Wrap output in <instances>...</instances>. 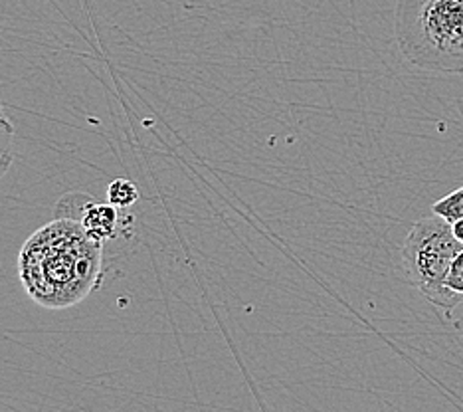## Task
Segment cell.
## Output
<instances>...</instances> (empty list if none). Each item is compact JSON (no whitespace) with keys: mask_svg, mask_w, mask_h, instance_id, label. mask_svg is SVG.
<instances>
[{"mask_svg":"<svg viewBox=\"0 0 463 412\" xmlns=\"http://www.w3.org/2000/svg\"><path fill=\"white\" fill-rule=\"evenodd\" d=\"M18 273L42 308H70L99 288L103 244L90 238L78 220L56 216L24 242Z\"/></svg>","mask_w":463,"mask_h":412,"instance_id":"6da1fadb","label":"cell"},{"mask_svg":"<svg viewBox=\"0 0 463 412\" xmlns=\"http://www.w3.org/2000/svg\"><path fill=\"white\" fill-rule=\"evenodd\" d=\"M394 34L416 68L463 73V0H398Z\"/></svg>","mask_w":463,"mask_h":412,"instance_id":"7a4b0ae2","label":"cell"},{"mask_svg":"<svg viewBox=\"0 0 463 412\" xmlns=\"http://www.w3.org/2000/svg\"><path fill=\"white\" fill-rule=\"evenodd\" d=\"M461 248L463 244L454 236L449 222L431 215L420 218L410 228L400 250V268L408 283L414 285L448 320L463 302V295L454 293L446 285L449 263Z\"/></svg>","mask_w":463,"mask_h":412,"instance_id":"3957f363","label":"cell"},{"mask_svg":"<svg viewBox=\"0 0 463 412\" xmlns=\"http://www.w3.org/2000/svg\"><path fill=\"white\" fill-rule=\"evenodd\" d=\"M58 218L78 220L86 235L99 244H108L109 240L125 236V226H131L133 218L125 225V210L113 206L111 203H98L83 193H68L56 205Z\"/></svg>","mask_w":463,"mask_h":412,"instance_id":"277c9868","label":"cell"},{"mask_svg":"<svg viewBox=\"0 0 463 412\" xmlns=\"http://www.w3.org/2000/svg\"><path fill=\"white\" fill-rule=\"evenodd\" d=\"M14 163V125L8 120L5 105L0 103V181Z\"/></svg>","mask_w":463,"mask_h":412,"instance_id":"5b68a950","label":"cell"},{"mask_svg":"<svg viewBox=\"0 0 463 412\" xmlns=\"http://www.w3.org/2000/svg\"><path fill=\"white\" fill-rule=\"evenodd\" d=\"M139 200V188L129 178H115L108 187V203L128 210Z\"/></svg>","mask_w":463,"mask_h":412,"instance_id":"8992f818","label":"cell"},{"mask_svg":"<svg viewBox=\"0 0 463 412\" xmlns=\"http://www.w3.org/2000/svg\"><path fill=\"white\" fill-rule=\"evenodd\" d=\"M431 213L436 216L444 218L449 225L463 218V187L451 190L449 195H446L444 198H439L438 203L431 205Z\"/></svg>","mask_w":463,"mask_h":412,"instance_id":"52a82bcc","label":"cell"},{"mask_svg":"<svg viewBox=\"0 0 463 412\" xmlns=\"http://www.w3.org/2000/svg\"><path fill=\"white\" fill-rule=\"evenodd\" d=\"M446 285L454 293L463 295V248L456 254L454 260H451V263H449Z\"/></svg>","mask_w":463,"mask_h":412,"instance_id":"ba28073f","label":"cell"},{"mask_svg":"<svg viewBox=\"0 0 463 412\" xmlns=\"http://www.w3.org/2000/svg\"><path fill=\"white\" fill-rule=\"evenodd\" d=\"M451 230H454V236L463 244V218L454 222V225H451Z\"/></svg>","mask_w":463,"mask_h":412,"instance_id":"9c48e42d","label":"cell"}]
</instances>
